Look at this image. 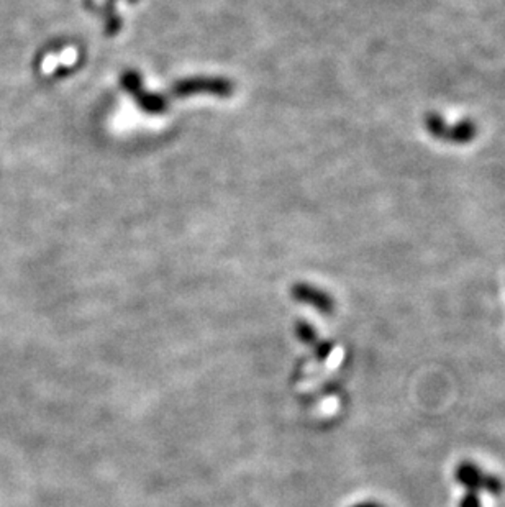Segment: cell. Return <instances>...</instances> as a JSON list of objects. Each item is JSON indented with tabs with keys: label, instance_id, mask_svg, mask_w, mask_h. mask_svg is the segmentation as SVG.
Wrapping results in <instances>:
<instances>
[{
	"label": "cell",
	"instance_id": "obj_2",
	"mask_svg": "<svg viewBox=\"0 0 505 507\" xmlns=\"http://www.w3.org/2000/svg\"><path fill=\"white\" fill-rule=\"evenodd\" d=\"M425 127L432 137L449 142L453 145H466L467 142H471L477 135V125L475 122L465 120L455 127H447L445 120L438 114H427Z\"/></svg>",
	"mask_w": 505,
	"mask_h": 507
},
{
	"label": "cell",
	"instance_id": "obj_6",
	"mask_svg": "<svg viewBox=\"0 0 505 507\" xmlns=\"http://www.w3.org/2000/svg\"><path fill=\"white\" fill-rule=\"evenodd\" d=\"M351 507H388L384 506V504H379L376 501H364V503H358V504H355V506Z\"/></svg>",
	"mask_w": 505,
	"mask_h": 507
},
{
	"label": "cell",
	"instance_id": "obj_3",
	"mask_svg": "<svg viewBox=\"0 0 505 507\" xmlns=\"http://www.w3.org/2000/svg\"><path fill=\"white\" fill-rule=\"evenodd\" d=\"M301 299L305 301V303L312 304L315 309H319L321 314L329 315V314L333 313V307L335 304L331 301L330 296H327L325 293H321V291H313V289H302Z\"/></svg>",
	"mask_w": 505,
	"mask_h": 507
},
{
	"label": "cell",
	"instance_id": "obj_4",
	"mask_svg": "<svg viewBox=\"0 0 505 507\" xmlns=\"http://www.w3.org/2000/svg\"><path fill=\"white\" fill-rule=\"evenodd\" d=\"M458 507H483L479 493H476V491H466L465 496L459 499Z\"/></svg>",
	"mask_w": 505,
	"mask_h": 507
},
{
	"label": "cell",
	"instance_id": "obj_5",
	"mask_svg": "<svg viewBox=\"0 0 505 507\" xmlns=\"http://www.w3.org/2000/svg\"><path fill=\"white\" fill-rule=\"evenodd\" d=\"M313 348H315V353H317V358L325 360L330 355L331 350H333V343H330V341H317L313 345Z\"/></svg>",
	"mask_w": 505,
	"mask_h": 507
},
{
	"label": "cell",
	"instance_id": "obj_1",
	"mask_svg": "<svg viewBox=\"0 0 505 507\" xmlns=\"http://www.w3.org/2000/svg\"><path fill=\"white\" fill-rule=\"evenodd\" d=\"M455 481L459 486L466 488V491H486L492 496L502 494L505 489L502 479L492 473H486L479 465L467 460L458 463L455 468Z\"/></svg>",
	"mask_w": 505,
	"mask_h": 507
}]
</instances>
